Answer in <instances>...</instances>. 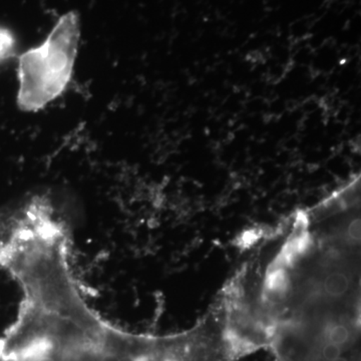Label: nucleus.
Returning a JSON list of instances; mask_svg holds the SVG:
<instances>
[{"mask_svg": "<svg viewBox=\"0 0 361 361\" xmlns=\"http://www.w3.org/2000/svg\"><path fill=\"white\" fill-rule=\"evenodd\" d=\"M0 268L18 284L13 322L0 334V361H189L182 334L116 326L90 307L70 262L63 226H26L0 245Z\"/></svg>", "mask_w": 361, "mask_h": 361, "instance_id": "f257e3e1", "label": "nucleus"}, {"mask_svg": "<svg viewBox=\"0 0 361 361\" xmlns=\"http://www.w3.org/2000/svg\"><path fill=\"white\" fill-rule=\"evenodd\" d=\"M80 39V16L70 11L59 18L44 42L18 59V106L39 111L65 92L71 80Z\"/></svg>", "mask_w": 361, "mask_h": 361, "instance_id": "f03ea898", "label": "nucleus"}, {"mask_svg": "<svg viewBox=\"0 0 361 361\" xmlns=\"http://www.w3.org/2000/svg\"><path fill=\"white\" fill-rule=\"evenodd\" d=\"M268 348L275 361H360V322L319 317L288 323Z\"/></svg>", "mask_w": 361, "mask_h": 361, "instance_id": "7ed1b4c3", "label": "nucleus"}, {"mask_svg": "<svg viewBox=\"0 0 361 361\" xmlns=\"http://www.w3.org/2000/svg\"><path fill=\"white\" fill-rule=\"evenodd\" d=\"M16 37L8 28L0 26V63L13 58L16 52Z\"/></svg>", "mask_w": 361, "mask_h": 361, "instance_id": "20e7f679", "label": "nucleus"}]
</instances>
